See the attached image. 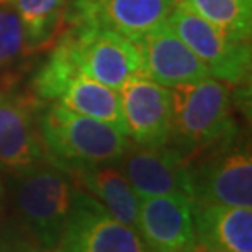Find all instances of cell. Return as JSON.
Wrapping results in <instances>:
<instances>
[{
	"label": "cell",
	"instance_id": "ac0fdd59",
	"mask_svg": "<svg viewBox=\"0 0 252 252\" xmlns=\"http://www.w3.org/2000/svg\"><path fill=\"white\" fill-rule=\"evenodd\" d=\"M17 10L34 51L46 49L63 33L69 0H8Z\"/></svg>",
	"mask_w": 252,
	"mask_h": 252
},
{
	"label": "cell",
	"instance_id": "6da1fadb",
	"mask_svg": "<svg viewBox=\"0 0 252 252\" xmlns=\"http://www.w3.org/2000/svg\"><path fill=\"white\" fill-rule=\"evenodd\" d=\"M170 136L179 153L190 159L206 149L228 146L236 133L229 85L215 77L170 89Z\"/></svg>",
	"mask_w": 252,
	"mask_h": 252
},
{
	"label": "cell",
	"instance_id": "2e32d148",
	"mask_svg": "<svg viewBox=\"0 0 252 252\" xmlns=\"http://www.w3.org/2000/svg\"><path fill=\"white\" fill-rule=\"evenodd\" d=\"M196 241L218 252H252V210L248 206L196 205Z\"/></svg>",
	"mask_w": 252,
	"mask_h": 252
},
{
	"label": "cell",
	"instance_id": "d6986e66",
	"mask_svg": "<svg viewBox=\"0 0 252 252\" xmlns=\"http://www.w3.org/2000/svg\"><path fill=\"white\" fill-rule=\"evenodd\" d=\"M236 41H249L252 0H179Z\"/></svg>",
	"mask_w": 252,
	"mask_h": 252
},
{
	"label": "cell",
	"instance_id": "7a4b0ae2",
	"mask_svg": "<svg viewBox=\"0 0 252 252\" xmlns=\"http://www.w3.org/2000/svg\"><path fill=\"white\" fill-rule=\"evenodd\" d=\"M38 129L49 160L58 167L112 164L123 159L129 148L117 126L70 112L56 102L44 108Z\"/></svg>",
	"mask_w": 252,
	"mask_h": 252
},
{
	"label": "cell",
	"instance_id": "4fadbf2b",
	"mask_svg": "<svg viewBox=\"0 0 252 252\" xmlns=\"http://www.w3.org/2000/svg\"><path fill=\"white\" fill-rule=\"evenodd\" d=\"M122 172L139 200L159 195H187L191 198L189 159L172 146L133 151L125 158Z\"/></svg>",
	"mask_w": 252,
	"mask_h": 252
},
{
	"label": "cell",
	"instance_id": "9a60e30c",
	"mask_svg": "<svg viewBox=\"0 0 252 252\" xmlns=\"http://www.w3.org/2000/svg\"><path fill=\"white\" fill-rule=\"evenodd\" d=\"M61 169L70 175L79 189H84V191L102 203L115 220L138 231L139 196L134 193L122 170L107 164Z\"/></svg>",
	"mask_w": 252,
	"mask_h": 252
},
{
	"label": "cell",
	"instance_id": "277c9868",
	"mask_svg": "<svg viewBox=\"0 0 252 252\" xmlns=\"http://www.w3.org/2000/svg\"><path fill=\"white\" fill-rule=\"evenodd\" d=\"M33 87L38 97L53 100L84 117L113 125L125 133L118 90L84 75L59 43L48 63L38 70Z\"/></svg>",
	"mask_w": 252,
	"mask_h": 252
},
{
	"label": "cell",
	"instance_id": "52a82bcc",
	"mask_svg": "<svg viewBox=\"0 0 252 252\" xmlns=\"http://www.w3.org/2000/svg\"><path fill=\"white\" fill-rule=\"evenodd\" d=\"M51 252H151L139 233L115 220L102 203L77 190L67 223Z\"/></svg>",
	"mask_w": 252,
	"mask_h": 252
},
{
	"label": "cell",
	"instance_id": "8992f818",
	"mask_svg": "<svg viewBox=\"0 0 252 252\" xmlns=\"http://www.w3.org/2000/svg\"><path fill=\"white\" fill-rule=\"evenodd\" d=\"M169 28L206 65L211 77L228 85L243 84L251 70L249 41H236L175 0L167 22Z\"/></svg>",
	"mask_w": 252,
	"mask_h": 252
},
{
	"label": "cell",
	"instance_id": "9c48e42d",
	"mask_svg": "<svg viewBox=\"0 0 252 252\" xmlns=\"http://www.w3.org/2000/svg\"><path fill=\"white\" fill-rule=\"evenodd\" d=\"M118 94L125 134L141 148L169 144L172 118L170 90L139 74L131 77Z\"/></svg>",
	"mask_w": 252,
	"mask_h": 252
},
{
	"label": "cell",
	"instance_id": "ffe728a7",
	"mask_svg": "<svg viewBox=\"0 0 252 252\" xmlns=\"http://www.w3.org/2000/svg\"><path fill=\"white\" fill-rule=\"evenodd\" d=\"M0 252H44L32 238L0 234Z\"/></svg>",
	"mask_w": 252,
	"mask_h": 252
},
{
	"label": "cell",
	"instance_id": "3957f363",
	"mask_svg": "<svg viewBox=\"0 0 252 252\" xmlns=\"http://www.w3.org/2000/svg\"><path fill=\"white\" fill-rule=\"evenodd\" d=\"M13 200L23 228L44 252H51L67 223L79 187L53 162L17 170Z\"/></svg>",
	"mask_w": 252,
	"mask_h": 252
},
{
	"label": "cell",
	"instance_id": "ba28073f",
	"mask_svg": "<svg viewBox=\"0 0 252 252\" xmlns=\"http://www.w3.org/2000/svg\"><path fill=\"white\" fill-rule=\"evenodd\" d=\"M189 174L193 203L252 206V159L248 151L220 146L198 162L189 159Z\"/></svg>",
	"mask_w": 252,
	"mask_h": 252
},
{
	"label": "cell",
	"instance_id": "44dd1931",
	"mask_svg": "<svg viewBox=\"0 0 252 252\" xmlns=\"http://www.w3.org/2000/svg\"><path fill=\"white\" fill-rule=\"evenodd\" d=\"M189 252H218V251H215V249L208 248V246H205V244L198 243V241H195V244L191 246V249Z\"/></svg>",
	"mask_w": 252,
	"mask_h": 252
},
{
	"label": "cell",
	"instance_id": "7c38bea8",
	"mask_svg": "<svg viewBox=\"0 0 252 252\" xmlns=\"http://www.w3.org/2000/svg\"><path fill=\"white\" fill-rule=\"evenodd\" d=\"M131 41L139 51L143 75L164 87L172 89L175 85L193 84L211 77L206 65L190 51L167 23Z\"/></svg>",
	"mask_w": 252,
	"mask_h": 252
},
{
	"label": "cell",
	"instance_id": "30bf717a",
	"mask_svg": "<svg viewBox=\"0 0 252 252\" xmlns=\"http://www.w3.org/2000/svg\"><path fill=\"white\" fill-rule=\"evenodd\" d=\"M175 0H74L64 25L113 30L133 39L167 22Z\"/></svg>",
	"mask_w": 252,
	"mask_h": 252
},
{
	"label": "cell",
	"instance_id": "5bb4252c",
	"mask_svg": "<svg viewBox=\"0 0 252 252\" xmlns=\"http://www.w3.org/2000/svg\"><path fill=\"white\" fill-rule=\"evenodd\" d=\"M43 158L44 146L33 117V102L0 87V164L23 170Z\"/></svg>",
	"mask_w": 252,
	"mask_h": 252
},
{
	"label": "cell",
	"instance_id": "8fae6325",
	"mask_svg": "<svg viewBox=\"0 0 252 252\" xmlns=\"http://www.w3.org/2000/svg\"><path fill=\"white\" fill-rule=\"evenodd\" d=\"M193 200L159 195L139 200L138 233L151 252H189L195 244Z\"/></svg>",
	"mask_w": 252,
	"mask_h": 252
},
{
	"label": "cell",
	"instance_id": "7402d4cb",
	"mask_svg": "<svg viewBox=\"0 0 252 252\" xmlns=\"http://www.w3.org/2000/svg\"><path fill=\"white\" fill-rule=\"evenodd\" d=\"M5 198H7V195H5V187H3L2 180H0V220H2L3 211H5Z\"/></svg>",
	"mask_w": 252,
	"mask_h": 252
},
{
	"label": "cell",
	"instance_id": "5b68a950",
	"mask_svg": "<svg viewBox=\"0 0 252 252\" xmlns=\"http://www.w3.org/2000/svg\"><path fill=\"white\" fill-rule=\"evenodd\" d=\"M80 72L113 90L143 74L139 51L129 38L113 30L67 25L58 41Z\"/></svg>",
	"mask_w": 252,
	"mask_h": 252
},
{
	"label": "cell",
	"instance_id": "e0dca14e",
	"mask_svg": "<svg viewBox=\"0 0 252 252\" xmlns=\"http://www.w3.org/2000/svg\"><path fill=\"white\" fill-rule=\"evenodd\" d=\"M34 53L17 10L0 0V87L10 89Z\"/></svg>",
	"mask_w": 252,
	"mask_h": 252
}]
</instances>
